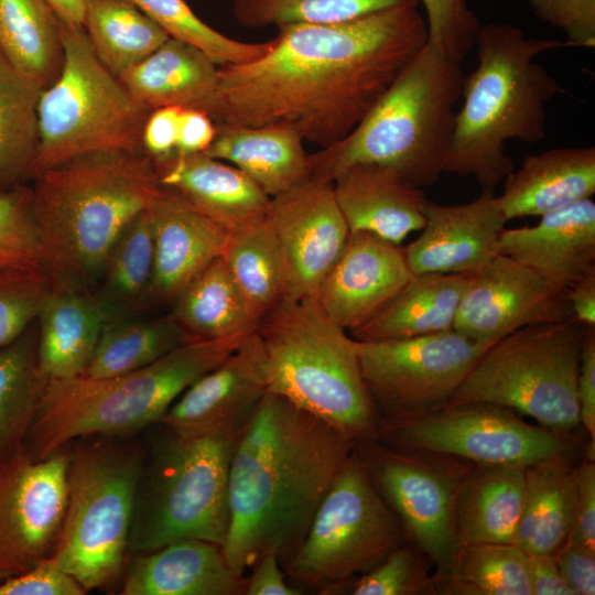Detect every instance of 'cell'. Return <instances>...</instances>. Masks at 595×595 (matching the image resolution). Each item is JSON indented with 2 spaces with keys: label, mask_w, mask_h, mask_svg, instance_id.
I'll list each match as a JSON object with an SVG mask.
<instances>
[{
  "label": "cell",
  "mask_w": 595,
  "mask_h": 595,
  "mask_svg": "<svg viewBox=\"0 0 595 595\" xmlns=\"http://www.w3.org/2000/svg\"><path fill=\"white\" fill-rule=\"evenodd\" d=\"M82 25L98 58L117 76L170 39L128 0H85Z\"/></svg>",
  "instance_id": "obj_39"
},
{
  "label": "cell",
  "mask_w": 595,
  "mask_h": 595,
  "mask_svg": "<svg viewBox=\"0 0 595 595\" xmlns=\"http://www.w3.org/2000/svg\"><path fill=\"white\" fill-rule=\"evenodd\" d=\"M158 23L170 37L203 51L218 66L250 62L271 44L227 36L199 19L184 0H128Z\"/></svg>",
  "instance_id": "obj_44"
},
{
  "label": "cell",
  "mask_w": 595,
  "mask_h": 595,
  "mask_svg": "<svg viewBox=\"0 0 595 595\" xmlns=\"http://www.w3.org/2000/svg\"><path fill=\"white\" fill-rule=\"evenodd\" d=\"M221 258L252 314L261 322L285 298L283 260L266 218L228 231Z\"/></svg>",
  "instance_id": "obj_42"
},
{
  "label": "cell",
  "mask_w": 595,
  "mask_h": 595,
  "mask_svg": "<svg viewBox=\"0 0 595 595\" xmlns=\"http://www.w3.org/2000/svg\"><path fill=\"white\" fill-rule=\"evenodd\" d=\"M464 75L461 62L426 42L347 137L309 154L311 176L332 181L365 163L433 185L444 173Z\"/></svg>",
  "instance_id": "obj_5"
},
{
  "label": "cell",
  "mask_w": 595,
  "mask_h": 595,
  "mask_svg": "<svg viewBox=\"0 0 595 595\" xmlns=\"http://www.w3.org/2000/svg\"><path fill=\"white\" fill-rule=\"evenodd\" d=\"M532 595H576L562 576L553 554H529Z\"/></svg>",
  "instance_id": "obj_57"
},
{
  "label": "cell",
  "mask_w": 595,
  "mask_h": 595,
  "mask_svg": "<svg viewBox=\"0 0 595 595\" xmlns=\"http://www.w3.org/2000/svg\"><path fill=\"white\" fill-rule=\"evenodd\" d=\"M245 580V595H302L304 592L286 580L279 559L273 554L262 556Z\"/></svg>",
  "instance_id": "obj_56"
},
{
  "label": "cell",
  "mask_w": 595,
  "mask_h": 595,
  "mask_svg": "<svg viewBox=\"0 0 595 595\" xmlns=\"http://www.w3.org/2000/svg\"><path fill=\"white\" fill-rule=\"evenodd\" d=\"M47 383L35 321L20 337L0 347V459L24 444Z\"/></svg>",
  "instance_id": "obj_37"
},
{
  "label": "cell",
  "mask_w": 595,
  "mask_h": 595,
  "mask_svg": "<svg viewBox=\"0 0 595 595\" xmlns=\"http://www.w3.org/2000/svg\"><path fill=\"white\" fill-rule=\"evenodd\" d=\"M219 66L203 51L170 37L145 60L122 73L120 80L145 108L194 109L219 117Z\"/></svg>",
  "instance_id": "obj_28"
},
{
  "label": "cell",
  "mask_w": 595,
  "mask_h": 595,
  "mask_svg": "<svg viewBox=\"0 0 595 595\" xmlns=\"http://www.w3.org/2000/svg\"><path fill=\"white\" fill-rule=\"evenodd\" d=\"M502 182L495 202L506 221L542 216L589 198L595 193V147L529 154Z\"/></svg>",
  "instance_id": "obj_27"
},
{
  "label": "cell",
  "mask_w": 595,
  "mask_h": 595,
  "mask_svg": "<svg viewBox=\"0 0 595 595\" xmlns=\"http://www.w3.org/2000/svg\"><path fill=\"white\" fill-rule=\"evenodd\" d=\"M267 391L264 353L256 331L186 388L159 423L188 435H236Z\"/></svg>",
  "instance_id": "obj_19"
},
{
  "label": "cell",
  "mask_w": 595,
  "mask_h": 595,
  "mask_svg": "<svg viewBox=\"0 0 595 595\" xmlns=\"http://www.w3.org/2000/svg\"><path fill=\"white\" fill-rule=\"evenodd\" d=\"M0 267L43 272L39 232L28 184L0 192Z\"/></svg>",
  "instance_id": "obj_46"
},
{
  "label": "cell",
  "mask_w": 595,
  "mask_h": 595,
  "mask_svg": "<svg viewBox=\"0 0 595 595\" xmlns=\"http://www.w3.org/2000/svg\"><path fill=\"white\" fill-rule=\"evenodd\" d=\"M153 267L154 237L147 207L115 240L93 289L108 321L136 316L151 304Z\"/></svg>",
  "instance_id": "obj_36"
},
{
  "label": "cell",
  "mask_w": 595,
  "mask_h": 595,
  "mask_svg": "<svg viewBox=\"0 0 595 595\" xmlns=\"http://www.w3.org/2000/svg\"><path fill=\"white\" fill-rule=\"evenodd\" d=\"M144 431L89 435L67 451V501L50 559L86 591H112L129 555V533Z\"/></svg>",
  "instance_id": "obj_9"
},
{
  "label": "cell",
  "mask_w": 595,
  "mask_h": 595,
  "mask_svg": "<svg viewBox=\"0 0 595 595\" xmlns=\"http://www.w3.org/2000/svg\"><path fill=\"white\" fill-rule=\"evenodd\" d=\"M58 19L64 64L40 94L32 177L84 154L144 151L142 130L151 110L101 63L82 24Z\"/></svg>",
  "instance_id": "obj_10"
},
{
  "label": "cell",
  "mask_w": 595,
  "mask_h": 595,
  "mask_svg": "<svg viewBox=\"0 0 595 595\" xmlns=\"http://www.w3.org/2000/svg\"><path fill=\"white\" fill-rule=\"evenodd\" d=\"M572 317L566 290L498 253L467 274L453 328L491 344L524 326Z\"/></svg>",
  "instance_id": "obj_18"
},
{
  "label": "cell",
  "mask_w": 595,
  "mask_h": 595,
  "mask_svg": "<svg viewBox=\"0 0 595 595\" xmlns=\"http://www.w3.org/2000/svg\"><path fill=\"white\" fill-rule=\"evenodd\" d=\"M355 453L409 541L445 570L457 548L456 508L470 462L402 450L377 439L356 442Z\"/></svg>",
  "instance_id": "obj_14"
},
{
  "label": "cell",
  "mask_w": 595,
  "mask_h": 595,
  "mask_svg": "<svg viewBox=\"0 0 595 595\" xmlns=\"http://www.w3.org/2000/svg\"><path fill=\"white\" fill-rule=\"evenodd\" d=\"M432 578L434 594L532 595L529 554L513 543L458 545Z\"/></svg>",
  "instance_id": "obj_38"
},
{
  "label": "cell",
  "mask_w": 595,
  "mask_h": 595,
  "mask_svg": "<svg viewBox=\"0 0 595 595\" xmlns=\"http://www.w3.org/2000/svg\"><path fill=\"white\" fill-rule=\"evenodd\" d=\"M182 108L165 106L150 111L142 130V147L153 160L175 152L178 118Z\"/></svg>",
  "instance_id": "obj_53"
},
{
  "label": "cell",
  "mask_w": 595,
  "mask_h": 595,
  "mask_svg": "<svg viewBox=\"0 0 595 595\" xmlns=\"http://www.w3.org/2000/svg\"><path fill=\"white\" fill-rule=\"evenodd\" d=\"M412 275L404 247L370 232L350 231L316 300L349 333L371 318Z\"/></svg>",
  "instance_id": "obj_20"
},
{
  "label": "cell",
  "mask_w": 595,
  "mask_h": 595,
  "mask_svg": "<svg viewBox=\"0 0 595 595\" xmlns=\"http://www.w3.org/2000/svg\"><path fill=\"white\" fill-rule=\"evenodd\" d=\"M247 337L192 340L143 368L112 378L51 380L24 445L40 459L79 437L141 433L159 423L186 388Z\"/></svg>",
  "instance_id": "obj_6"
},
{
  "label": "cell",
  "mask_w": 595,
  "mask_h": 595,
  "mask_svg": "<svg viewBox=\"0 0 595 595\" xmlns=\"http://www.w3.org/2000/svg\"><path fill=\"white\" fill-rule=\"evenodd\" d=\"M266 220L282 256L285 298H316L350 232L332 181L310 176L271 197Z\"/></svg>",
  "instance_id": "obj_17"
},
{
  "label": "cell",
  "mask_w": 595,
  "mask_h": 595,
  "mask_svg": "<svg viewBox=\"0 0 595 595\" xmlns=\"http://www.w3.org/2000/svg\"><path fill=\"white\" fill-rule=\"evenodd\" d=\"M566 540L595 551V463L588 456L576 467L574 518Z\"/></svg>",
  "instance_id": "obj_51"
},
{
  "label": "cell",
  "mask_w": 595,
  "mask_h": 595,
  "mask_svg": "<svg viewBox=\"0 0 595 595\" xmlns=\"http://www.w3.org/2000/svg\"><path fill=\"white\" fill-rule=\"evenodd\" d=\"M239 434L188 435L162 423L144 431L129 554L186 539L223 548L229 528V464Z\"/></svg>",
  "instance_id": "obj_8"
},
{
  "label": "cell",
  "mask_w": 595,
  "mask_h": 595,
  "mask_svg": "<svg viewBox=\"0 0 595 595\" xmlns=\"http://www.w3.org/2000/svg\"><path fill=\"white\" fill-rule=\"evenodd\" d=\"M586 327L572 317L524 326L499 338L444 405L493 403L571 434L581 425L576 382Z\"/></svg>",
  "instance_id": "obj_11"
},
{
  "label": "cell",
  "mask_w": 595,
  "mask_h": 595,
  "mask_svg": "<svg viewBox=\"0 0 595 595\" xmlns=\"http://www.w3.org/2000/svg\"><path fill=\"white\" fill-rule=\"evenodd\" d=\"M169 314L192 340L246 337L260 324L221 256L183 289Z\"/></svg>",
  "instance_id": "obj_34"
},
{
  "label": "cell",
  "mask_w": 595,
  "mask_h": 595,
  "mask_svg": "<svg viewBox=\"0 0 595 595\" xmlns=\"http://www.w3.org/2000/svg\"><path fill=\"white\" fill-rule=\"evenodd\" d=\"M431 560L411 541L394 549L370 571L334 584L320 595L434 594Z\"/></svg>",
  "instance_id": "obj_45"
},
{
  "label": "cell",
  "mask_w": 595,
  "mask_h": 595,
  "mask_svg": "<svg viewBox=\"0 0 595 595\" xmlns=\"http://www.w3.org/2000/svg\"><path fill=\"white\" fill-rule=\"evenodd\" d=\"M419 0H232L237 23L249 29L288 24H332Z\"/></svg>",
  "instance_id": "obj_43"
},
{
  "label": "cell",
  "mask_w": 595,
  "mask_h": 595,
  "mask_svg": "<svg viewBox=\"0 0 595 595\" xmlns=\"http://www.w3.org/2000/svg\"><path fill=\"white\" fill-rule=\"evenodd\" d=\"M355 444L323 419L266 392L229 464V528L221 549L237 576L268 554L282 569L289 563Z\"/></svg>",
  "instance_id": "obj_2"
},
{
  "label": "cell",
  "mask_w": 595,
  "mask_h": 595,
  "mask_svg": "<svg viewBox=\"0 0 595 595\" xmlns=\"http://www.w3.org/2000/svg\"><path fill=\"white\" fill-rule=\"evenodd\" d=\"M498 253L567 290L595 271V203L585 198L540 216L534 226L505 228Z\"/></svg>",
  "instance_id": "obj_23"
},
{
  "label": "cell",
  "mask_w": 595,
  "mask_h": 595,
  "mask_svg": "<svg viewBox=\"0 0 595 595\" xmlns=\"http://www.w3.org/2000/svg\"><path fill=\"white\" fill-rule=\"evenodd\" d=\"M108 320L93 290H51L36 318L39 358L48 381L84 374Z\"/></svg>",
  "instance_id": "obj_29"
},
{
  "label": "cell",
  "mask_w": 595,
  "mask_h": 595,
  "mask_svg": "<svg viewBox=\"0 0 595 595\" xmlns=\"http://www.w3.org/2000/svg\"><path fill=\"white\" fill-rule=\"evenodd\" d=\"M526 467L470 463L456 508L458 545L513 543Z\"/></svg>",
  "instance_id": "obj_31"
},
{
  "label": "cell",
  "mask_w": 595,
  "mask_h": 595,
  "mask_svg": "<svg viewBox=\"0 0 595 595\" xmlns=\"http://www.w3.org/2000/svg\"><path fill=\"white\" fill-rule=\"evenodd\" d=\"M467 274H413L385 306L349 335L356 340H380L453 329Z\"/></svg>",
  "instance_id": "obj_32"
},
{
  "label": "cell",
  "mask_w": 595,
  "mask_h": 595,
  "mask_svg": "<svg viewBox=\"0 0 595 595\" xmlns=\"http://www.w3.org/2000/svg\"><path fill=\"white\" fill-rule=\"evenodd\" d=\"M0 52L40 91L63 68L60 19L46 0H0Z\"/></svg>",
  "instance_id": "obj_35"
},
{
  "label": "cell",
  "mask_w": 595,
  "mask_h": 595,
  "mask_svg": "<svg viewBox=\"0 0 595 595\" xmlns=\"http://www.w3.org/2000/svg\"><path fill=\"white\" fill-rule=\"evenodd\" d=\"M160 185L172 190L227 231L262 221L271 197L238 167L204 153L153 160Z\"/></svg>",
  "instance_id": "obj_25"
},
{
  "label": "cell",
  "mask_w": 595,
  "mask_h": 595,
  "mask_svg": "<svg viewBox=\"0 0 595 595\" xmlns=\"http://www.w3.org/2000/svg\"><path fill=\"white\" fill-rule=\"evenodd\" d=\"M58 18L82 24L85 0H46Z\"/></svg>",
  "instance_id": "obj_59"
},
{
  "label": "cell",
  "mask_w": 595,
  "mask_h": 595,
  "mask_svg": "<svg viewBox=\"0 0 595 595\" xmlns=\"http://www.w3.org/2000/svg\"><path fill=\"white\" fill-rule=\"evenodd\" d=\"M40 94L0 52V192L31 181Z\"/></svg>",
  "instance_id": "obj_40"
},
{
  "label": "cell",
  "mask_w": 595,
  "mask_h": 595,
  "mask_svg": "<svg viewBox=\"0 0 595 595\" xmlns=\"http://www.w3.org/2000/svg\"><path fill=\"white\" fill-rule=\"evenodd\" d=\"M31 181L42 268L52 289L93 290L119 234L161 190L144 151L79 155Z\"/></svg>",
  "instance_id": "obj_3"
},
{
  "label": "cell",
  "mask_w": 595,
  "mask_h": 595,
  "mask_svg": "<svg viewBox=\"0 0 595 595\" xmlns=\"http://www.w3.org/2000/svg\"><path fill=\"white\" fill-rule=\"evenodd\" d=\"M52 290L44 272L0 267V347L35 323Z\"/></svg>",
  "instance_id": "obj_47"
},
{
  "label": "cell",
  "mask_w": 595,
  "mask_h": 595,
  "mask_svg": "<svg viewBox=\"0 0 595 595\" xmlns=\"http://www.w3.org/2000/svg\"><path fill=\"white\" fill-rule=\"evenodd\" d=\"M405 541L401 523L354 450L283 570L292 585L321 594L370 571Z\"/></svg>",
  "instance_id": "obj_12"
},
{
  "label": "cell",
  "mask_w": 595,
  "mask_h": 595,
  "mask_svg": "<svg viewBox=\"0 0 595 595\" xmlns=\"http://www.w3.org/2000/svg\"><path fill=\"white\" fill-rule=\"evenodd\" d=\"M268 391L355 442L377 439L379 416L363 379L356 339L316 298H284L260 322Z\"/></svg>",
  "instance_id": "obj_7"
},
{
  "label": "cell",
  "mask_w": 595,
  "mask_h": 595,
  "mask_svg": "<svg viewBox=\"0 0 595 595\" xmlns=\"http://www.w3.org/2000/svg\"><path fill=\"white\" fill-rule=\"evenodd\" d=\"M581 425L595 441V327H586L576 382Z\"/></svg>",
  "instance_id": "obj_54"
},
{
  "label": "cell",
  "mask_w": 595,
  "mask_h": 595,
  "mask_svg": "<svg viewBox=\"0 0 595 595\" xmlns=\"http://www.w3.org/2000/svg\"><path fill=\"white\" fill-rule=\"evenodd\" d=\"M495 191L482 190L474 201L442 205L428 201L420 236L404 247L412 274L474 272L498 255L506 220Z\"/></svg>",
  "instance_id": "obj_21"
},
{
  "label": "cell",
  "mask_w": 595,
  "mask_h": 595,
  "mask_svg": "<svg viewBox=\"0 0 595 595\" xmlns=\"http://www.w3.org/2000/svg\"><path fill=\"white\" fill-rule=\"evenodd\" d=\"M87 591L50 556L30 571L0 583V595H84Z\"/></svg>",
  "instance_id": "obj_50"
},
{
  "label": "cell",
  "mask_w": 595,
  "mask_h": 595,
  "mask_svg": "<svg viewBox=\"0 0 595 595\" xmlns=\"http://www.w3.org/2000/svg\"><path fill=\"white\" fill-rule=\"evenodd\" d=\"M277 29L261 56L219 66L216 123H286L321 149L347 137L428 42L418 6Z\"/></svg>",
  "instance_id": "obj_1"
},
{
  "label": "cell",
  "mask_w": 595,
  "mask_h": 595,
  "mask_svg": "<svg viewBox=\"0 0 595 595\" xmlns=\"http://www.w3.org/2000/svg\"><path fill=\"white\" fill-rule=\"evenodd\" d=\"M377 440L402 450L425 451L475 464L529 466L571 459V434L530 424L516 411L485 402L443 405L404 418L379 419Z\"/></svg>",
  "instance_id": "obj_13"
},
{
  "label": "cell",
  "mask_w": 595,
  "mask_h": 595,
  "mask_svg": "<svg viewBox=\"0 0 595 595\" xmlns=\"http://www.w3.org/2000/svg\"><path fill=\"white\" fill-rule=\"evenodd\" d=\"M245 577L230 569L221 547L178 540L127 562L120 595H241Z\"/></svg>",
  "instance_id": "obj_26"
},
{
  "label": "cell",
  "mask_w": 595,
  "mask_h": 595,
  "mask_svg": "<svg viewBox=\"0 0 595 595\" xmlns=\"http://www.w3.org/2000/svg\"><path fill=\"white\" fill-rule=\"evenodd\" d=\"M332 183L350 231L370 232L401 245L424 226L425 193L391 167L351 164L338 171Z\"/></svg>",
  "instance_id": "obj_24"
},
{
  "label": "cell",
  "mask_w": 595,
  "mask_h": 595,
  "mask_svg": "<svg viewBox=\"0 0 595 595\" xmlns=\"http://www.w3.org/2000/svg\"><path fill=\"white\" fill-rule=\"evenodd\" d=\"M154 237L152 304H172L220 257L228 231L176 192L162 187L148 206Z\"/></svg>",
  "instance_id": "obj_22"
},
{
  "label": "cell",
  "mask_w": 595,
  "mask_h": 595,
  "mask_svg": "<svg viewBox=\"0 0 595 595\" xmlns=\"http://www.w3.org/2000/svg\"><path fill=\"white\" fill-rule=\"evenodd\" d=\"M192 342L170 314L141 320H111L100 334L96 350L82 376L102 379L143 368L178 346Z\"/></svg>",
  "instance_id": "obj_41"
},
{
  "label": "cell",
  "mask_w": 595,
  "mask_h": 595,
  "mask_svg": "<svg viewBox=\"0 0 595 595\" xmlns=\"http://www.w3.org/2000/svg\"><path fill=\"white\" fill-rule=\"evenodd\" d=\"M216 134V122L205 112L182 109L178 118L175 152L180 154L203 153Z\"/></svg>",
  "instance_id": "obj_55"
},
{
  "label": "cell",
  "mask_w": 595,
  "mask_h": 595,
  "mask_svg": "<svg viewBox=\"0 0 595 595\" xmlns=\"http://www.w3.org/2000/svg\"><path fill=\"white\" fill-rule=\"evenodd\" d=\"M426 15L428 43L462 62L475 46L480 23L466 0H419Z\"/></svg>",
  "instance_id": "obj_48"
},
{
  "label": "cell",
  "mask_w": 595,
  "mask_h": 595,
  "mask_svg": "<svg viewBox=\"0 0 595 595\" xmlns=\"http://www.w3.org/2000/svg\"><path fill=\"white\" fill-rule=\"evenodd\" d=\"M66 501V447L36 459L23 444L0 459V583L51 555Z\"/></svg>",
  "instance_id": "obj_16"
},
{
  "label": "cell",
  "mask_w": 595,
  "mask_h": 595,
  "mask_svg": "<svg viewBox=\"0 0 595 595\" xmlns=\"http://www.w3.org/2000/svg\"><path fill=\"white\" fill-rule=\"evenodd\" d=\"M303 142L286 123L258 127L216 123L215 138L203 153L238 167L273 197L311 176Z\"/></svg>",
  "instance_id": "obj_30"
},
{
  "label": "cell",
  "mask_w": 595,
  "mask_h": 595,
  "mask_svg": "<svg viewBox=\"0 0 595 595\" xmlns=\"http://www.w3.org/2000/svg\"><path fill=\"white\" fill-rule=\"evenodd\" d=\"M475 46L477 66L464 75L463 102L456 111L444 173L473 176L493 190L513 170L506 142L545 137V105L563 91L561 83L534 61L567 42L527 37L510 23L480 24Z\"/></svg>",
  "instance_id": "obj_4"
},
{
  "label": "cell",
  "mask_w": 595,
  "mask_h": 595,
  "mask_svg": "<svg viewBox=\"0 0 595 595\" xmlns=\"http://www.w3.org/2000/svg\"><path fill=\"white\" fill-rule=\"evenodd\" d=\"M536 18L561 30L570 47H595V0H528Z\"/></svg>",
  "instance_id": "obj_49"
},
{
  "label": "cell",
  "mask_w": 595,
  "mask_h": 595,
  "mask_svg": "<svg viewBox=\"0 0 595 595\" xmlns=\"http://www.w3.org/2000/svg\"><path fill=\"white\" fill-rule=\"evenodd\" d=\"M575 498L576 467L571 465V459L527 466L513 544L528 554H553L571 531Z\"/></svg>",
  "instance_id": "obj_33"
},
{
  "label": "cell",
  "mask_w": 595,
  "mask_h": 595,
  "mask_svg": "<svg viewBox=\"0 0 595 595\" xmlns=\"http://www.w3.org/2000/svg\"><path fill=\"white\" fill-rule=\"evenodd\" d=\"M573 317L587 327H595V271L566 290Z\"/></svg>",
  "instance_id": "obj_58"
},
{
  "label": "cell",
  "mask_w": 595,
  "mask_h": 595,
  "mask_svg": "<svg viewBox=\"0 0 595 595\" xmlns=\"http://www.w3.org/2000/svg\"><path fill=\"white\" fill-rule=\"evenodd\" d=\"M553 556L562 576L576 595L595 594V551L565 540Z\"/></svg>",
  "instance_id": "obj_52"
},
{
  "label": "cell",
  "mask_w": 595,
  "mask_h": 595,
  "mask_svg": "<svg viewBox=\"0 0 595 595\" xmlns=\"http://www.w3.org/2000/svg\"><path fill=\"white\" fill-rule=\"evenodd\" d=\"M491 344L454 328L408 338L356 340L363 379L379 419L443 407Z\"/></svg>",
  "instance_id": "obj_15"
}]
</instances>
